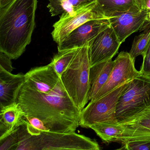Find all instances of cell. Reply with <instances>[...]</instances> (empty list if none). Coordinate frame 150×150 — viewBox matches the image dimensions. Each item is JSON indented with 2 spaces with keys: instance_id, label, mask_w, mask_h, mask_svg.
<instances>
[{
  "instance_id": "11",
  "label": "cell",
  "mask_w": 150,
  "mask_h": 150,
  "mask_svg": "<svg viewBox=\"0 0 150 150\" xmlns=\"http://www.w3.org/2000/svg\"><path fill=\"white\" fill-rule=\"evenodd\" d=\"M148 13L143 10H133L109 19L110 26L121 43L142 28Z\"/></svg>"
},
{
  "instance_id": "18",
  "label": "cell",
  "mask_w": 150,
  "mask_h": 150,
  "mask_svg": "<svg viewBox=\"0 0 150 150\" xmlns=\"http://www.w3.org/2000/svg\"><path fill=\"white\" fill-rule=\"evenodd\" d=\"M90 128L105 143H123L125 129L118 122L96 123Z\"/></svg>"
},
{
  "instance_id": "16",
  "label": "cell",
  "mask_w": 150,
  "mask_h": 150,
  "mask_svg": "<svg viewBox=\"0 0 150 150\" xmlns=\"http://www.w3.org/2000/svg\"><path fill=\"white\" fill-rule=\"evenodd\" d=\"M107 19L133 10H142L140 0H96Z\"/></svg>"
},
{
  "instance_id": "23",
  "label": "cell",
  "mask_w": 150,
  "mask_h": 150,
  "mask_svg": "<svg viewBox=\"0 0 150 150\" xmlns=\"http://www.w3.org/2000/svg\"><path fill=\"white\" fill-rule=\"evenodd\" d=\"M119 149L126 150H150V137L128 141L122 144Z\"/></svg>"
},
{
  "instance_id": "14",
  "label": "cell",
  "mask_w": 150,
  "mask_h": 150,
  "mask_svg": "<svg viewBox=\"0 0 150 150\" xmlns=\"http://www.w3.org/2000/svg\"><path fill=\"white\" fill-rule=\"evenodd\" d=\"M0 109V140H1L25 124L26 114L16 101Z\"/></svg>"
},
{
  "instance_id": "20",
  "label": "cell",
  "mask_w": 150,
  "mask_h": 150,
  "mask_svg": "<svg viewBox=\"0 0 150 150\" xmlns=\"http://www.w3.org/2000/svg\"><path fill=\"white\" fill-rule=\"evenodd\" d=\"M150 42V27L135 37L129 53L133 59L139 56L144 57L147 52Z\"/></svg>"
},
{
  "instance_id": "2",
  "label": "cell",
  "mask_w": 150,
  "mask_h": 150,
  "mask_svg": "<svg viewBox=\"0 0 150 150\" xmlns=\"http://www.w3.org/2000/svg\"><path fill=\"white\" fill-rule=\"evenodd\" d=\"M38 0H12L0 8V52L19 58L30 44Z\"/></svg>"
},
{
  "instance_id": "21",
  "label": "cell",
  "mask_w": 150,
  "mask_h": 150,
  "mask_svg": "<svg viewBox=\"0 0 150 150\" xmlns=\"http://www.w3.org/2000/svg\"><path fill=\"white\" fill-rule=\"evenodd\" d=\"M79 48L71 49L58 52L51 63L59 77L67 69Z\"/></svg>"
},
{
  "instance_id": "6",
  "label": "cell",
  "mask_w": 150,
  "mask_h": 150,
  "mask_svg": "<svg viewBox=\"0 0 150 150\" xmlns=\"http://www.w3.org/2000/svg\"><path fill=\"white\" fill-rule=\"evenodd\" d=\"M130 81L100 98L90 101L81 112L80 126L90 128L96 123H118L116 116L117 102Z\"/></svg>"
},
{
  "instance_id": "15",
  "label": "cell",
  "mask_w": 150,
  "mask_h": 150,
  "mask_svg": "<svg viewBox=\"0 0 150 150\" xmlns=\"http://www.w3.org/2000/svg\"><path fill=\"white\" fill-rule=\"evenodd\" d=\"M114 65L112 59L103 61L91 67L90 71V90L88 100H94L107 82Z\"/></svg>"
},
{
  "instance_id": "22",
  "label": "cell",
  "mask_w": 150,
  "mask_h": 150,
  "mask_svg": "<svg viewBox=\"0 0 150 150\" xmlns=\"http://www.w3.org/2000/svg\"><path fill=\"white\" fill-rule=\"evenodd\" d=\"M25 125L28 132L33 136H38L42 132L50 131L42 120L34 117L26 115Z\"/></svg>"
},
{
  "instance_id": "30",
  "label": "cell",
  "mask_w": 150,
  "mask_h": 150,
  "mask_svg": "<svg viewBox=\"0 0 150 150\" xmlns=\"http://www.w3.org/2000/svg\"><path fill=\"white\" fill-rule=\"evenodd\" d=\"M150 53V43H149V47H148V50H147V52H146V54H148V53Z\"/></svg>"
},
{
  "instance_id": "5",
  "label": "cell",
  "mask_w": 150,
  "mask_h": 150,
  "mask_svg": "<svg viewBox=\"0 0 150 150\" xmlns=\"http://www.w3.org/2000/svg\"><path fill=\"white\" fill-rule=\"evenodd\" d=\"M150 106V76L140 73L131 81L120 96L116 116L118 122Z\"/></svg>"
},
{
  "instance_id": "24",
  "label": "cell",
  "mask_w": 150,
  "mask_h": 150,
  "mask_svg": "<svg viewBox=\"0 0 150 150\" xmlns=\"http://www.w3.org/2000/svg\"><path fill=\"white\" fill-rule=\"evenodd\" d=\"M18 129L4 139L0 140V150H16L19 142Z\"/></svg>"
},
{
  "instance_id": "13",
  "label": "cell",
  "mask_w": 150,
  "mask_h": 150,
  "mask_svg": "<svg viewBox=\"0 0 150 150\" xmlns=\"http://www.w3.org/2000/svg\"><path fill=\"white\" fill-rule=\"evenodd\" d=\"M25 82V74H13L0 67V108L16 101L20 90Z\"/></svg>"
},
{
  "instance_id": "26",
  "label": "cell",
  "mask_w": 150,
  "mask_h": 150,
  "mask_svg": "<svg viewBox=\"0 0 150 150\" xmlns=\"http://www.w3.org/2000/svg\"><path fill=\"white\" fill-rule=\"evenodd\" d=\"M143 61L140 67L141 73L150 76V53L143 57Z\"/></svg>"
},
{
  "instance_id": "7",
  "label": "cell",
  "mask_w": 150,
  "mask_h": 150,
  "mask_svg": "<svg viewBox=\"0 0 150 150\" xmlns=\"http://www.w3.org/2000/svg\"><path fill=\"white\" fill-rule=\"evenodd\" d=\"M105 18L96 1L71 13H63L59 20L53 25L54 29L52 36L53 41L58 44L71 31L87 21Z\"/></svg>"
},
{
  "instance_id": "1",
  "label": "cell",
  "mask_w": 150,
  "mask_h": 150,
  "mask_svg": "<svg viewBox=\"0 0 150 150\" xmlns=\"http://www.w3.org/2000/svg\"><path fill=\"white\" fill-rule=\"evenodd\" d=\"M16 102L26 115L42 120L52 132H75L79 125L81 111L71 100L61 79L50 92L43 93L29 86L22 87Z\"/></svg>"
},
{
  "instance_id": "8",
  "label": "cell",
  "mask_w": 150,
  "mask_h": 150,
  "mask_svg": "<svg viewBox=\"0 0 150 150\" xmlns=\"http://www.w3.org/2000/svg\"><path fill=\"white\" fill-rule=\"evenodd\" d=\"M135 62V59L131 57L129 52H121L114 60V67L107 82L94 100L131 81L139 75L141 73L136 69Z\"/></svg>"
},
{
  "instance_id": "19",
  "label": "cell",
  "mask_w": 150,
  "mask_h": 150,
  "mask_svg": "<svg viewBox=\"0 0 150 150\" xmlns=\"http://www.w3.org/2000/svg\"><path fill=\"white\" fill-rule=\"evenodd\" d=\"M96 0H49L47 6L52 16L75 12L82 7Z\"/></svg>"
},
{
  "instance_id": "4",
  "label": "cell",
  "mask_w": 150,
  "mask_h": 150,
  "mask_svg": "<svg viewBox=\"0 0 150 150\" xmlns=\"http://www.w3.org/2000/svg\"><path fill=\"white\" fill-rule=\"evenodd\" d=\"M91 67L88 42L79 49L60 77L69 97L81 111L89 101Z\"/></svg>"
},
{
  "instance_id": "17",
  "label": "cell",
  "mask_w": 150,
  "mask_h": 150,
  "mask_svg": "<svg viewBox=\"0 0 150 150\" xmlns=\"http://www.w3.org/2000/svg\"><path fill=\"white\" fill-rule=\"evenodd\" d=\"M139 138L150 137V106L133 116L118 122Z\"/></svg>"
},
{
  "instance_id": "28",
  "label": "cell",
  "mask_w": 150,
  "mask_h": 150,
  "mask_svg": "<svg viewBox=\"0 0 150 150\" xmlns=\"http://www.w3.org/2000/svg\"><path fill=\"white\" fill-rule=\"evenodd\" d=\"M12 0H0V8H2L7 6Z\"/></svg>"
},
{
  "instance_id": "10",
  "label": "cell",
  "mask_w": 150,
  "mask_h": 150,
  "mask_svg": "<svg viewBox=\"0 0 150 150\" xmlns=\"http://www.w3.org/2000/svg\"><path fill=\"white\" fill-rule=\"evenodd\" d=\"M110 25L109 19L107 18L87 21L71 31L58 44V52L81 48Z\"/></svg>"
},
{
  "instance_id": "12",
  "label": "cell",
  "mask_w": 150,
  "mask_h": 150,
  "mask_svg": "<svg viewBox=\"0 0 150 150\" xmlns=\"http://www.w3.org/2000/svg\"><path fill=\"white\" fill-rule=\"evenodd\" d=\"M25 75V83L29 86L43 93L51 91L60 79L51 63L44 66L32 68Z\"/></svg>"
},
{
  "instance_id": "9",
  "label": "cell",
  "mask_w": 150,
  "mask_h": 150,
  "mask_svg": "<svg viewBox=\"0 0 150 150\" xmlns=\"http://www.w3.org/2000/svg\"><path fill=\"white\" fill-rule=\"evenodd\" d=\"M122 44L111 26L100 32L88 42V52L91 67L112 59Z\"/></svg>"
},
{
  "instance_id": "29",
  "label": "cell",
  "mask_w": 150,
  "mask_h": 150,
  "mask_svg": "<svg viewBox=\"0 0 150 150\" xmlns=\"http://www.w3.org/2000/svg\"><path fill=\"white\" fill-rule=\"evenodd\" d=\"M146 21L149 22L150 23V12L148 13L147 15V18H146Z\"/></svg>"
},
{
  "instance_id": "27",
  "label": "cell",
  "mask_w": 150,
  "mask_h": 150,
  "mask_svg": "<svg viewBox=\"0 0 150 150\" xmlns=\"http://www.w3.org/2000/svg\"><path fill=\"white\" fill-rule=\"evenodd\" d=\"M140 3L141 9L150 13V0H140Z\"/></svg>"
},
{
  "instance_id": "25",
  "label": "cell",
  "mask_w": 150,
  "mask_h": 150,
  "mask_svg": "<svg viewBox=\"0 0 150 150\" xmlns=\"http://www.w3.org/2000/svg\"><path fill=\"white\" fill-rule=\"evenodd\" d=\"M12 59L5 53L0 52V67L12 73L14 68L12 66Z\"/></svg>"
},
{
  "instance_id": "3",
  "label": "cell",
  "mask_w": 150,
  "mask_h": 150,
  "mask_svg": "<svg viewBox=\"0 0 150 150\" xmlns=\"http://www.w3.org/2000/svg\"><path fill=\"white\" fill-rule=\"evenodd\" d=\"M19 144L16 150H100L97 142L75 132H45L38 136L29 133L26 125L18 129Z\"/></svg>"
}]
</instances>
